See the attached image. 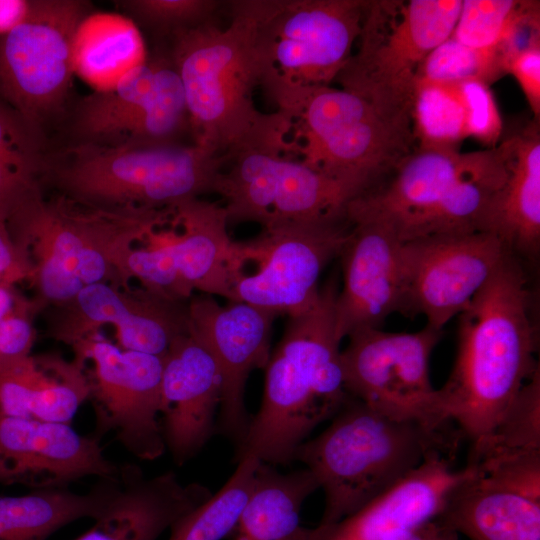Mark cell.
Wrapping results in <instances>:
<instances>
[{"mask_svg": "<svg viewBox=\"0 0 540 540\" xmlns=\"http://www.w3.org/2000/svg\"><path fill=\"white\" fill-rule=\"evenodd\" d=\"M510 255L486 231L442 234L402 242V312L424 315L442 330L458 316Z\"/></svg>", "mask_w": 540, "mask_h": 540, "instance_id": "obj_17", "label": "cell"}, {"mask_svg": "<svg viewBox=\"0 0 540 540\" xmlns=\"http://www.w3.org/2000/svg\"><path fill=\"white\" fill-rule=\"evenodd\" d=\"M505 72L496 49H475L451 36L422 61L415 82L460 83L480 80L489 85Z\"/></svg>", "mask_w": 540, "mask_h": 540, "instance_id": "obj_36", "label": "cell"}, {"mask_svg": "<svg viewBox=\"0 0 540 540\" xmlns=\"http://www.w3.org/2000/svg\"><path fill=\"white\" fill-rule=\"evenodd\" d=\"M120 5L153 33L167 39L175 32L215 20L226 2L218 0H125Z\"/></svg>", "mask_w": 540, "mask_h": 540, "instance_id": "obj_37", "label": "cell"}, {"mask_svg": "<svg viewBox=\"0 0 540 540\" xmlns=\"http://www.w3.org/2000/svg\"><path fill=\"white\" fill-rule=\"evenodd\" d=\"M179 234L157 231L178 278L191 297L198 290L235 302L229 260L233 241L228 234V218L223 205L193 198L172 209L170 219Z\"/></svg>", "mask_w": 540, "mask_h": 540, "instance_id": "obj_24", "label": "cell"}, {"mask_svg": "<svg viewBox=\"0 0 540 540\" xmlns=\"http://www.w3.org/2000/svg\"><path fill=\"white\" fill-rule=\"evenodd\" d=\"M222 383L210 352L189 332L163 356L160 423L165 448L181 466L194 458L216 431Z\"/></svg>", "mask_w": 540, "mask_h": 540, "instance_id": "obj_22", "label": "cell"}, {"mask_svg": "<svg viewBox=\"0 0 540 540\" xmlns=\"http://www.w3.org/2000/svg\"><path fill=\"white\" fill-rule=\"evenodd\" d=\"M272 100L289 120V154L363 192L413 151L410 115L382 110L343 88L297 87Z\"/></svg>", "mask_w": 540, "mask_h": 540, "instance_id": "obj_7", "label": "cell"}, {"mask_svg": "<svg viewBox=\"0 0 540 540\" xmlns=\"http://www.w3.org/2000/svg\"><path fill=\"white\" fill-rule=\"evenodd\" d=\"M529 309L525 275L510 254L458 315L457 354L436 389L437 409L471 445L489 435L539 371Z\"/></svg>", "mask_w": 540, "mask_h": 540, "instance_id": "obj_1", "label": "cell"}, {"mask_svg": "<svg viewBox=\"0 0 540 540\" xmlns=\"http://www.w3.org/2000/svg\"><path fill=\"white\" fill-rule=\"evenodd\" d=\"M337 293L330 281L311 308L289 317L265 366L262 402L236 448V462L246 456L273 466L293 462L299 445L351 397L335 331Z\"/></svg>", "mask_w": 540, "mask_h": 540, "instance_id": "obj_3", "label": "cell"}, {"mask_svg": "<svg viewBox=\"0 0 540 540\" xmlns=\"http://www.w3.org/2000/svg\"><path fill=\"white\" fill-rule=\"evenodd\" d=\"M442 330L426 325L412 333L364 328L352 332L341 350L344 385L349 395L401 420L433 428L453 423L437 409L429 362Z\"/></svg>", "mask_w": 540, "mask_h": 540, "instance_id": "obj_14", "label": "cell"}, {"mask_svg": "<svg viewBox=\"0 0 540 540\" xmlns=\"http://www.w3.org/2000/svg\"><path fill=\"white\" fill-rule=\"evenodd\" d=\"M261 461L246 456L225 484L169 528V540H222L230 536L255 484Z\"/></svg>", "mask_w": 540, "mask_h": 540, "instance_id": "obj_33", "label": "cell"}, {"mask_svg": "<svg viewBox=\"0 0 540 540\" xmlns=\"http://www.w3.org/2000/svg\"><path fill=\"white\" fill-rule=\"evenodd\" d=\"M350 228L346 216L292 222L233 242L229 270L235 302L277 316L305 312L317 302L320 275L340 256Z\"/></svg>", "mask_w": 540, "mask_h": 540, "instance_id": "obj_12", "label": "cell"}, {"mask_svg": "<svg viewBox=\"0 0 540 540\" xmlns=\"http://www.w3.org/2000/svg\"><path fill=\"white\" fill-rule=\"evenodd\" d=\"M105 325L115 328L120 348L163 357L178 336L189 332L187 304L141 286L95 283L49 308L47 334L73 346Z\"/></svg>", "mask_w": 540, "mask_h": 540, "instance_id": "obj_18", "label": "cell"}, {"mask_svg": "<svg viewBox=\"0 0 540 540\" xmlns=\"http://www.w3.org/2000/svg\"><path fill=\"white\" fill-rule=\"evenodd\" d=\"M317 489V480L306 468L282 473L261 462L232 540H311L313 528L301 524L300 513Z\"/></svg>", "mask_w": 540, "mask_h": 540, "instance_id": "obj_29", "label": "cell"}, {"mask_svg": "<svg viewBox=\"0 0 540 540\" xmlns=\"http://www.w3.org/2000/svg\"><path fill=\"white\" fill-rule=\"evenodd\" d=\"M26 7L27 1H0V34L22 19Z\"/></svg>", "mask_w": 540, "mask_h": 540, "instance_id": "obj_46", "label": "cell"}, {"mask_svg": "<svg viewBox=\"0 0 540 540\" xmlns=\"http://www.w3.org/2000/svg\"><path fill=\"white\" fill-rule=\"evenodd\" d=\"M191 508L187 490L169 473L147 478L121 471L119 487L90 530L75 540H156Z\"/></svg>", "mask_w": 540, "mask_h": 540, "instance_id": "obj_27", "label": "cell"}, {"mask_svg": "<svg viewBox=\"0 0 540 540\" xmlns=\"http://www.w3.org/2000/svg\"><path fill=\"white\" fill-rule=\"evenodd\" d=\"M289 121L280 111L264 114L236 146L223 154L213 192L228 222H255L268 229L286 223L346 216L363 191L331 178L287 151Z\"/></svg>", "mask_w": 540, "mask_h": 540, "instance_id": "obj_9", "label": "cell"}, {"mask_svg": "<svg viewBox=\"0 0 540 540\" xmlns=\"http://www.w3.org/2000/svg\"><path fill=\"white\" fill-rule=\"evenodd\" d=\"M116 475L85 494L67 488L37 489L19 496H0V540H46L63 526L101 514L119 486Z\"/></svg>", "mask_w": 540, "mask_h": 540, "instance_id": "obj_30", "label": "cell"}, {"mask_svg": "<svg viewBox=\"0 0 540 540\" xmlns=\"http://www.w3.org/2000/svg\"><path fill=\"white\" fill-rule=\"evenodd\" d=\"M224 157L192 142L108 147L72 143L47 154L42 185L105 208L169 209L213 192Z\"/></svg>", "mask_w": 540, "mask_h": 540, "instance_id": "obj_6", "label": "cell"}, {"mask_svg": "<svg viewBox=\"0 0 540 540\" xmlns=\"http://www.w3.org/2000/svg\"><path fill=\"white\" fill-rule=\"evenodd\" d=\"M16 284L0 283V337L6 330L12 316L29 302Z\"/></svg>", "mask_w": 540, "mask_h": 540, "instance_id": "obj_44", "label": "cell"}, {"mask_svg": "<svg viewBox=\"0 0 540 540\" xmlns=\"http://www.w3.org/2000/svg\"><path fill=\"white\" fill-rule=\"evenodd\" d=\"M461 5L462 0H366L355 50L335 81L382 110L410 115L418 68L451 36Z\"/></svg>", "mask_w": 540, "mask_h": 540, "instance_id": "obj_10", "label": "cell"}, {"mask_svg": "<svg viewBox=\"0 0 540 540\" xmlns=\"http://www.w3.org/2000/svg\"><path fill=\"white\" fill-rule=\"evenodd\" d=\"M44 133L0 98V218L9 217L44 190Z\"/></svg>", "mask_w": 540, "mask_h": 540, "instance_id": "obj_32", "label": "cell"}, {"mask_svg": "<svg viewBox=\"0 0 540 540\" xmlns=\"http://www.w3.org/2000/svg\"><path fill=\"white\" fill-rule=\"evenodd\" d=\"M462 437L452 425L433 428L396 419L350 397L331 424L294 454L293 461L302 462L324 492L315 529H327L355 513L428 458H454Z\"/></svg>", "mask_w": 540, "mask_h": 540, "instance_id": "obj_4", "label": "cell"}, {"mask_svg": "<svg viewBox=\"0 0 540 540\" xmlns=\"http://www.w3.org/2000/svg\"><path fill=\"white\" fill-rule=\"evenodd\" d=\"M535 47H540V4L539 1L520 0L508 27L495 47L504 72L505 64L510 58Z\"/></svg>", "mask_w": 540, "mask_h": 540, "instance_id": "obj_41", "label": "cell"}, {"mask_svg": "<svg viewBox=\"0 0 540 540\" xmlns=\"http://www.w3.org/2000/svg\"><path fill=\"white\" fill-rule=\"evenodd\" d=\"M90 13L86 1H27L22 19L0 34V98L43 133L64 109L75 35Z\"/></svg>", "mask_w": 540, "mask_h": 540, "instance_id": "obj_13", "label": "cell"}, {"mask_svg": "<svg viewBox=\"0 0 540 540\" xmlns=\"http://www.w3.org/2000/svg\"><path fill=\"white\" fill-rule=\"evenodd\" d=\"M393 540H458V534L447 528L436 518Z\"/></svg>", "mask_w": 540, "mask_h": 540, "instance_id": "obj_45", "label": "cell"}, {"mask_svg": "<svg viewBox=\"0 0 540 540\" xmlns=\"http://www.w3.org/2000/svg\"><path fill=\"white\" fill-rule=\"evenodd\" d=\"M453 457L435 455L355 513L311 540H393L436 519L454 490L478 473L453 467Z\"/></svg>", "mask_w": 540, "mask_h": 540, "instance_id": "obj_23", "label": "cell"}, {"mask_svg": "<svg viewBox=\"0 0 540 540\" xmlns=\"http://www.w3.org/2000/svg\"><path fill=\"white\" fill-rule=\"evenodd\" d=\"M520 0H462L451 37L475 49H494Z\"/></svg>", "mask_w": 540, "mask_h": 540, "instance_id": "obj_38", "label": "cell"}, {"mask_svg": "<svg viewBox=\"0 0 540 540\" xmlns=\"http://www.w3.org/2000/svg\"><path fill=\"white\" fill-rule=\"evenodd\" d=\"M366 0H257L261 86L331 85L358 39Z\"/></svg>", "mask_w": 540, "mask_h": 540, "instance_id": "obj_11", "label": "cell"}, {"mask_svg": "<svg viewBox=\"0 0 540 540\" xmlns=\"http://www.w3.org/2000/svg\"><path fill=\"white\" fill-rule=\"evenodd\" d=\"M85 364L54 353L0 362V413L69 424L89 398Z\"/></svg>", "mask_w": 540, "mask_h": 540, "instance_id": "obj_25", "label": "cell"}, {"mask_svg": "<svg viewBox=\"0 0 540 540\" xmlns=\"http://www.w3.org/2000/svg\"><path fill=\"white\" fill-rule=\"evenodd\" d=\"M466 112L467 137L486 148L500 143L503 121L490 85L480 80L457 83Z\"/></svg>", "mask_w": 540, "mask_h": 540, "instance_id": "obj_40", "label": "cell"}, {"mask_svg": "<svg viewBox=\"0 0 540 540\" xmlns=\"http://www.w3.org/2000/svg\"><path fill=\"white\" fill-rule=\"evenodd\" d=\"M507 175L485 213L482 231L508 252L535 257L540 244V135L537 123L502 140Z\"/></svg>", "mask_w": 540, "mask_h": 540, "instance_id": "obj_26", "label": "cell"}, {"mask_svg": "<svg viewBox=\"0 0 540 540\" xmlns=\"http://www.w3.org/2000/svg\"><path fill=\"white\" fill-rule=\"evenodd\" d=\"M410 118L417 147L457 148L467 137L457 83L415 82Z\"/></svg>", "mask_w": 540, "mask_h": 540, "instance_id": "obj_34", "label": "cell"}, {"mask_svg": "<svg viewBox=\"0 0 540 540\" xmlns=\"http://www.w3.org/2000/svg\"><path fill=\"white\" fill-rule=\"evenodd\" d=\"M31 274L27 255L14 242L7 222L0 218V283L17 285L29 281Z\"/></svg>", "mask_w": 540, "mask_h": 540, "instance_id": "obj_43", "label": "cell"}, {"mask_svg": "<svg viewBox=\"0 0 540 540\" xmlns=\"http://www.w3.org/2000/svg\"><path fill=\"white\" fill-rule=\"evenodd\" d=\"M499 156L498 145L465 153L417 147L396 165L388 183L352 199L346 216L386 222L402 242L477 231L499 188Z\"/></svg>", "mask_w": 540, "mask_h": 540, "instance_id": "obj_8", "label": "cell"}, {"mask_svg": "<svg viewBox=\"0 0 540 540\" xmlns=\"http://www.w3.org/2000/svg\"><path fill=\"white\" fill-rule=\"evenodd\" d=\"M187 310L189 333L210 352L221 377L216 431L237 448L251 419L245 405L246 382L270 358L271 329L277 315L245 302L220 305L209 295L190 299Z\"/></svg>", "mask_w": 540, "mask_h": 540, "instance_id": "obj_19", "label": "cell"}, {"mask_svg": "<svg viewBox=\"0 0 540 540\" xmlns=\"http://www.w3.org/2000/svg\"><path fill=\"white\" fill-rule=\"evenodd\" d=\"M540 451V373L522 387L494 429L471 445L467 464L524 452Z\"/></svg>", "mask_w": 540, "mask_h": 540, "instance_id": "obj_35", "label": "cell"}, {"mask_svg": "<svg viewBox=\"0 0 540 540\" xmlns=\"http://www.w3.org/2000/svg\"><path fill=\"white\" fill-rule=\"evenodd\" d=\"M187 122L183 86L166 48L157 49L114 87L83 97L71 130L73 143L150 145L175 140Z\"/></svg>", "mask_w": 540, "mask_h": 540, "instance_id": "obj_15", "label": "cell"}, {"mask_svg": "<svg viewBox=\"0 0 540 540\" xmlns=\"http://www.w3.org/2000/svg\"><path fill=\"white\" fill-rule=\"evenodd\" d=\"M473 466L487 481L540 501V451L495 457Z\"/></svg>", "mask_w": 540, "mask_h": 540, "instance_id": "obj_39", "label": "cell"}, {"mask_svg": "<svg viewBox=\"0 0 540 540\" xmlns=\"http://www.w3.org/2000/svg\"><path fill=\"white\" fill-rule=\"evenodd\" d=\"M147 58L140 29L129 17L91 12L77 29L73 44L74 73L94 91L114 87Z\"/></svg>", "mask_w": 540, "mask_h": 540, "instance_id": "obj_31", "label": "cell"}, {"mask_svg": "<svg viewBox=\"0 0 540 540\" xmlns=\"http://www.w3.org/2000/svg\"><path fill=\"white\" fill-rule=\"evenodd\" d=\"M437 519L469 540H540V501L497 486L479 472L454 490Z\"/></svg>", "mask_w": 540, "mask_h": 540, "instance_id": "obj_28", "label": "cell"}, {"mask_svg": "<svg viewBox=\"0 0 540 540\" xmlns=\"http://www.w3.org/2000/svg\"><path fill=\"white\" fill-rule=\"evenodd\" d=\"M505 73L515 78L534 117L538 120L540 115V47L527 49L510 58L505 64Z\"/></svg>", "mask_w": 540, "mask_h": 540, "instance_id": "obj_42", "label": "cell"}, {"mask_svg": "<svg viewBox=\"0 0 540 540\" xmlns=\"http://www.w3.org/2000/svg\"><path fill=\"white\" fill-rule=\"evenodd\" d=\"M118 471L92 435H80L67 423L0 413V484L57 489Z\"/></svg>", "mask_w": 540, "mask_h": 540, "instance_id": "obj_20", "label": "cell"}, {"mask_svg": "<svg viewBox=\"0 0 540 540\" xmlns=\"http://www.w3.org/2000/svg\"><path fill=\"white\" fill-rule=\"evenodd\" d=\"M74 358L93 368L86 371L99 439L114 434L137 458L154 460L165 448L161 423L163 357L124 350L99 334L71 346Z\"/></svg>", "mask_w": 540, "mask_h": 540, "instance_id": "obj_16", "label": "cell"}, {"mask_svg": "<svg viewBox=\"0 0 540 540\" xmlns=\"http://www.w3.org/2000/svg\"><path fill=\"white\" fill-rule=\"evenodd\" d=\"M171 214L169 209L99 207L40 190L7 225L31 263L33 299L44 310L67 303L87 285L129 287V252L170 223Z\"/></svg>", "mask_w": 540, "mask_h": 540, "instance_id": "obj_2", "label": "cell"}, {"mask_svg": "<svg viewBox=\"0 0 540 540\" xmlns=\"http://www.w3.org/2000/svg\"><path fill=\"white\" fill-rule=\"evenodd\" d=\"M229 23L216 20L175 32L167 47L181 80L193 142L224 154L263 117L253 92L261 86L257 0L228 1Z\"/></svg>", "mask_w": 540, "mask_h": 540, "instance_id": "obj_5", "label": "cell"}, {"mask_svg": "<svg viewBox=\"0 0 540 540\" xmlns=\"http://www.w3.org/2000/svg\"><path fill=\"white\" fill-rule=\"evenodd\" d=\"M347 219L350 233L339 256L343 287L334 307L340 341L359 329L381 328L403 306L402 241L395 229L380 220Z\"/></svg>", "mask_w": 540, "mask_h": 540, "instance_id": "obj_21", "label": "cell"}]
</instances>
